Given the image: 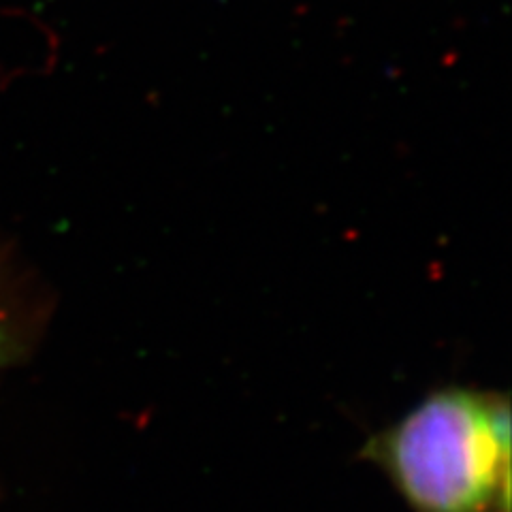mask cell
Listing matches in <instances>:
<instances>
[{
    "label": "cell",
    "instance_id": "1",
    "mask_svg": "<svg viewBox=\"0 0 512 512\" xmlns=\"http://www.w3.org/2000/svg\"><path fill=\"white\" fill-rule=\"evenodd\" d=\"M361 459L412 512H508L510 402L500 391L446 384L370 436Z\"/></svg>",
    "mask_w": 512,
    "mask_h": 512
},
{
    "label": "cell",
    "instance_id": "2",
    "mask_svg": "<svg viewBox=\"0 0 512 512\" xmlns=\"http://www.w3.org/2000/svg\"><path fill=\"white\" fill-rule=\"evenodd\" d=\"M24 327L20 325L15 310L7 306L5 297L0 295V367L15 361L24 350Z\"/></svg>",
    "mask_w": 512,
    "mask_h": 512
}]
</instances>
